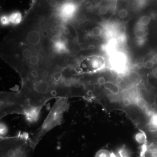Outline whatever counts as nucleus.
Listing matches in <instances>:
<instances>
[{"instance_id": "16", "label": "nucleus", "mask_w": 157, "mask_h": 157, "mask_svg": "<svg viewBox=\"0 0 157 157\" xmlns=\"http://www.w3.org/2000/svg\"><path fill=\"white\" fill-rule=\"evenodd\" d=\"M103 33V31L101 28L99 26H96L92 29L91 34L94 37H99L101 36Z\"/></svg>"}, {"instance_id": "8", "label": "nucleus", "mask_w": 157, "mask_h": 157, "mask_svg": "<svg viewBox=\"0 0 157 157\" xmlns=\"http://www.w3.org/2000/svg\"><path fill=\"white\" fill-rule=\"evenodd\" d=\"M129 11L126 7H121L118 8L116 12V16L120 20H124L128 18L129 16Z\"/></svg>"}, {"instance_id": "20", "label": "nucleus", "mask_w": 157, "mask_h": 157, "mask_svg": "<svg viewBox=\"0 0 157 157\" xmlns=\"http://www.w3.org/2000/svg\"><path fill=\"white\" fill-rule=\"evenodd\" d=\"M1 21L2 24H8L10 22L9 17H7L6 16H4L2 17L1 19Z\"/></svg>"}, {"instance_id": "10", "label": "nucleus", "mask_w": 157, "mask_h": 157, "mask_svg": "<svg viewBox=\"0 0 157 157\" xmlns=\"http://www.w3.org/2000/svg\"><path fill=\"white\" fill-rule=\"evenodd\" d=\"M151 21V17L148 16H144L141 17L138 21L137 24L142 27L146 28Z\"/></svg>"}, {"instance_id": "12", "label": "nucleus", "mask_w": 157, "mask_h": 157, "mask_svg": "<svg viewBox=\"0 0 157 157\" xmlns=\"http://www.w3.org/2000/svg\"><path fill=\"white\" fill-rule=\"evenodd\" d=\"M98 11L101 16H107V15L110 12V7L109 5L107 4L101 5L99 7Z\"/></svg>"}, {"instance_id": "15", "label": "nucleus", "mask_w": 157, "mask_h": 157, "mask_svg": "<svg viewBox=\"0 0 157 157\" xmlns=\"http://www.w3.org/2000/svg\"><path fill=\"white\" fill-rule=\"evenodd\" d=\"M156 62L153 59H147L144 62L143 67L147 70H152L154 68Z\"/></svg>"}, {"instance_id": "4", "label": "nucleus", "mask_w": 157, "mask_h": 157, "mask_svg": "<svg viewBox=\"0 0 157 157\" xmlns=\"http://www.w3.org/2000/svg\"><path fill=\"white\" fill-rule=\"evenodd\" d=\"M42 108L38 107H29L24 115L27 122L29 124L36 123L39 119Z\"/></svg>"}, {"instance_id": "6", "label": "nucleus", "mask_w": 157, "mask_h": 157, "mask_svg": "<svg viewBox=\"0 0 157 157\" xmlns=\"http://www.w3.org/2000/svg\"><path fill=\"white\" fill-rule=\"evenodd\" d=\"M147 35L146 28L137 24L135 28V38L138 41H142L145 38Z\"/></svg>"}, {"instance_id": "22", "label": "nucleus", "mask_w": 157, "mask_h": 157, "mask_svg": "<svg viewBox=\"0 0 157 157\" xmlns=\"http://www.w3.org/2000/svg\"><path fill=\"white\" fill-rule=\"evenodd\" d=\"M49 4H50V6L51 7L55 8L57 6L58 2V1L57 0H50V3H49Z\"/></svg>"}, {"instance_id": "5", "label": "nucleus", "mask_w": 157, "mask_h": 157, "mask_svg": "<svg viewBox=\"0 0 157 157\" xmlns=\"http://www.w3.org/2000/svg\"><path fill=\"white\" fill-rule=\"evenodd\" d=\"M41 38V35L39 32L36 31H32L27 34L26 40L29 45L36 46L39 44Z\"/></svg>"}, {"instance_id": "26", "label": "nucleus", "mask_w": 157, "mask_h": 157, "mask_svg": "<svg viewBox=\"0 0 157 157\" xmlns=\"http://www.w3.org/2000/svg\"><path fill=\"white\" fill-rule=\"evenodd\" d=\"M96 1H97V0H96Z\"/></svg>"}, {"instance_id": "3", "label": "nucleus", "mask_w": 157, "mask_h": 157, "mask_svg": "<svg viewBox=\"0 0 157 157\" xmlns=\"http://www.w3.org/2000/svg\"><path fill=\"white\" fill-rule=\"evenodd\" d=\"M31 106L20 91L16 92H1L0 95V119L11 114L24 115Z\"/></svg>"}, {"instance_id": "18", "label": "nucleus", "mask_w": 157, "mask_h": 157, "mask_svg": "<svg viewBox=\"0 0 157 157\" xmlns=\"http://www.w3.org/2000/svg\"><path fill=\"white\" fill-rule=\"evenodd\" d=\"M22 56L25 59H29L33 56V53L29 49H24L22 52Z\"/></svg>"}, {"instance_id": "11", "label": "nucleus", "mask_w": 157, "mask_h": 157, "mask_svg": "<svg viewBox=\"0 0 157 157\" xmlns=\"http://www.w3.org/2000/svg\"><path fill=\"white\" fill-rule=\"evenodd\" d=\"M9 19L10 22L14 24H18L21 21L22 16L19 12H15L9 17Z\"/></svg>"}, {"instance_id": "24", "label": "nucleus", "mask_w": 157, "mask_h": 157, "mask_svg": "<svg viewBox=\"0 0 157 157\" xmlns=\"http://www.w3.org/2000/svg\"><path fill=\"white\" fill-rule=\"evenodd\" d=\"M63 33L66 35H70V30L67 27H65L63 29Z\"/></svg>"}, {"instance_id": "9", "label": "nucleus", "mask_w": 157, "mask_h": 157, "mask_svg": "<svg viewBox=\"0 0 157 157\" xmlns=\"http://www.w3.org/2000/svg\"><path fill=\"white\" fill-rule=\"evenodd\" d=\"M75 10L74 6L71 4H65L62 8V14L65 16H71Z\"/></svg>"}, {"instance_id": "1", "label": "nucleus", "mask_w": 157, "mask_h": 157, "mask_svg": "<svg viewBox=\"0 0 157 157\" xmlns=\"http://www.w3.org/2000/svg\"><path fill=\"white\" fill-rule=\"evenodd\" d=\"M70 106L69 98L58 99L43 123L36 130L31 138V143L34 148L45 134L62 123L64 120V114L68 112Z\"/></svg>"}, {"instance_id": "13", "label": "nucleus", "mask_w": 157, "mask_h": 157, "mask_svg": "<svg viewBox=\"0 0 157 157\" xmlns=\"http://www.w3.org/2000/svg\"><path fill=\"white\" fill-rule=\"evenodd\" d=\"M112 152L106 149H101L96 154L95 157H112Z\"/></svg>"}, {"instance_id": "21", "label": "nucleus", "mask_w": 157, "mask_h": 157, "mask_svg": "<svg viewBox=\"0 0 157 157\" xmlns=\"http://www.w3.org/2000/svg\"><path fill=\"white\" fill-rule=\"evenodd\" d=\"M150 77L157 81V68L154 69L150 74Z\"/></svg>"}, {"instance_id": "25", "label": "nucleus", "mask_w": 157, "mask_h": 157, "mask_svg": "<svg viewBox=\"0 0 157 157\" xmlns=\"http://www.w3.org/2000/svg\"><path fill=\"white\" fill-rule=\"evenodd\" d=\"M42 35L43 36L45 37H47L49 36V32H48V31H47V30H44V31H43V32H42Z\"/></svg>"}, {"instance_id": "2", "label": "nucleus", "mask_w": 157, "mask_h": 157, "mask_svg": "<svg viewBox=\"0 0 157 157\" xmlns=\"http://www.w3.org/2000/svg\"><path fill=\"white\" fill-rule=\"evenodd\" d=\"M34 149L26 133L0 138V157H32Z\"/></svg>"}, {"instance_id": "14", "label": "nucleus", "mask_w": 157, "mask_h": 157, "mask_svg": "<svg viewBox=\"0 0 157 157\" xmlns=\"http://www.w3.org/2000/svg\"><path fill=\"white\" fill-rule=\"evenodd\" d=\"M40 59L39 57L36 55H33L32 56L28 59V62L30 66L32 67H36L39 64Z\"/></svg>"}, {"instance_id": "17", "label": "nucleus", "mask_w": 157, "mask_h": 157, "mask_svg": "<svg viewBox=\"0 0 157 157\" xmlns=\"http://www.w3.org/2000/svg\"><path fill=\"white\" fill-rule=\"evenodd\" d=\"M0 134H1V137H6V135L8 132V127L4 123H1V126H0Z\"/></svg>"}, {"instance_id": "19", "label": "nucleus", "mask_w": 157, "mask_h": 157, "mask_svg": "<svg viewBox=\"0 0 157 157\" xmlns=\"http://www.w3.org/2000/svg\"><path fill=\"white\" fill-rule=\"evenodd\" d=\"M51 41L55 44H59V43H61V39L59 36H58V35H55L53 36L51 38Z\"/></svg>"}, {"instance_id": "23", "label": "nucleus", "mask_w": 157, "mask_h": 157, "mask_svg": "<svg viewBox=\"0 0 157 157\" xmlns=\"http://www.w3.org/2000/svg\"><path fill=\"white\" fill-rule=\"evenodd\" d=\"M85 6L86 9H90L93 7V4L90 1L87 2V3L85 4Z\"/></svg>"}, {"instance_id": "7", "label": "nucleus", "mask_w": 157, "mask_h": 157, "mask_svg": "<svg viewBox=\"0 0 157 157\" xmlns=\"http://www.w3.org/2000/svg\"><path fill=\"white\" fill-rule=\"evenodd\" d=\"M115 154L116 157H132L130 150L124 145L118 148Z\"/></svg>"}]
</instances>
